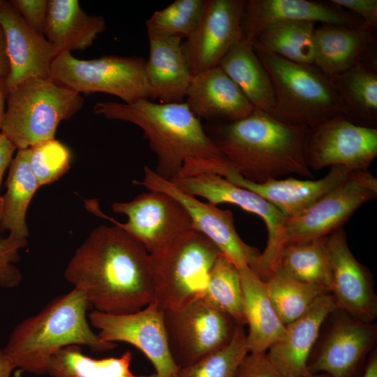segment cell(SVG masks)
I'll return each mask as SVG.
<instances>
[{
  "label": "cell",
  "instance_id": "obj_1",
  "mask_svg": "<svg viewBox=\"0 0 377 377\" xmlns=\"http://www.w3.org/2000/svg\"><path fill=\"white\" fill-rule=\"evenodd\" d=\"M64 277L99 312L131 313L153 301L150 255L115 225L90 232L71 258Z\"/></svg>",
  "mask_w": 377,
  "mask_h": 377
},
{
  "label": "cell",
  "instance_id": "obj_2",
  "mask_svg": "<svg viewBox=\"0 0 377 377\" xmlns=\"http://www.w3.org/2000/svg\"><path fill=\"white\" fill-rule=\"evenodd\" d=\"M310 128L283 123L255 110L249 116L218 127L212 139L233 170L261 184L290 174L312 178L305 147Z\"/></svg>",
  "mask_w": 377,
  "mask_h": 377
},
{
  "label": "cell",
  "instance_id": "obj_3",
  "mask_svg": "<svg viewBox=\"0 0 377 377\" xmlns=\"http://www.w3.org/2000/svg\"><path fill=\"white\" fill-rule=\"evenodd\" d=\"M91 309L85 294L74 288L19 323L2 350L15 369L44 375L52 356L65 347L84 346L95 353L114 349L115 343L103 341L92 330L87 317Z\"/></svg>",
  "mask_w": 377,
  "mask_h": 377
},
{
  "label": "cell",
  "instance_id": "obj_4",
  "mask_svg": "<svg viewBox=\"0 0 377 377\" xmlns=\"http://www.w3.org/2000/svg\"><path fill=\"white\" fill-rule=\"evenodd\" d=\"M96 114L140 127L157 157L156 172L172 181L192 159L225 158L185 102L156 103L149 99L133 103L98 102Z\"/></svg>",
  "mask_w": 377,
  "mask_h": 377
},
{
  "label": "cell",
  "instance_id": "obj_5",
  "mask_svg": "<svg viewBox=\"0 0 377 377\" xmlns=\"http://www.w3.org/2000/svg\"><path fill=\"white\" fill-rule=\"evenodd\" d=\"M267 70L274 91L269 114L290 125L313 128L344 116L330 76L314 65L295 63L253 47Z\"/></svg>",
  "mask_w": 377,
  "mask_h": 377
},
{
  "label": "cell",
  "instance_id": "obj_6",
  "mask_svg": "<svg viewBox=\"0 0 377 377\" xmlns=\"http://www.w3.org/2000/svg\"><path fill=\"white\" fill-rule=\"evenodd\" d=\"M221 253L208 237L193 228L149 253L151 303L163 310H177L202 299L212 268Z\"/></svg>",
  "mask_w": 377,
  "mask_h": 377
},
{
  "label": "cell",
  "instance_id": "obj_7",
  "mask_svg": "<svg viewBox=\"0 0 377 377\" xmlns=\"http://www.w3.org/2000/svg\"><path fill=\"white\" fill-rule=\"evenodd\" d=\"M3 133L18 149L54 138L59 124L79 112L80 94L51 78L26 80L8 91Z\"/></svg>",
  "mask_w": 377,
  "mask_h": 377
},
{
  "label": "cell",
  "instance_id": "obj_8",
  "mask_svg": "<svg viewBox=\"0 0 377 377\" xmlns=\"http://www.w3.org/2000/svg\"><path fill=\"white\" fill-rule=\"evenodd\" d=\"M145 64L140 57L110 55L84 60L64 51L54 60L50 78L80 94L105 93L133 103L149 99Z\"/></svg>",
  "mask_w": 377,
  "mask_h": 377
},
{
  "label": "cell",
  "instance_id": "obj_9",
  "mask_svg": "<svg viewBox=\"0 0 377 377\" xmlns=\"http://www.w3.org/2000/svg\"><path fill=\"white\" fill-rule=\"evenodd\" d=\"M171 182L182 191L203 198L212 205L232 204L260 217L267 230V246L251 269L266 281L280 267L285 246V216L273 205L256 193L215 174L177 177Z\"/></svg>",
  "mask_w": 377,
  "mask_h": 377
},
{
  "label": "cell",
  "instance_id": "obj_10",
  "mask_svg": "<svg viewBox=\"0 0 377 377\" xmlns=\"http://www.w3.org/2000/svg\"><path fill=\"white\" fill-rule=\"evenodd\" d=\"M171 355L179 368L192 365L228 344L239 325L203 300L163 310Z\"/></svg>",
  "mask_w": 377,
  "mask_h": 377
},
{
  "label": "cell",
  "instance_id": "obj_11",
  "mask_svg": "<svg viewBox=\"0 0 377 377\" xmlns=\"http://www.w3.org/2000/svg\"><path fill=\"white\" fill-rule=\"evenodd\" d=\"M87 209L94 215L110 221L140 243L151 253L178 235L192 229L191 219L183 206L170 195L149 191L129 202H117L112 209L128 217L126 223L103 214L97 200H85Z\"/></svg>",
  "mask_w": 377,
  "mask_h": 377
},
{
  "label": "cell",
  "instance_id": "obj_12",
  "mask_svg": "<svg viewBox=\"0 0 377 377\" xmlns=\"http://www.w3.org/2000/svg\"><path fill=\"white\" fill-rule=\"evenodd\" d=\"M377 196V179L368 170L352 171L345 181L300 214L286 218L285 244L327 237L364 203Z\"/></svg>",
  "mask_w": 377,
  "mask_h": 377
},
{
  "label": "cell",
  "instance_id": "obj_13",
  "mask_svg": "<svg viewBox=\"0 0 377 377\" xmlns=\"http://www.w3.org/2000/svg\"><path fill=\"white\" fill-rule=\"evenodd\" d=\"M98 336L108 342H125L151 362L157 377H177L179 367L171 355L163 323V310L151 303L141 310L114 315L92 310L88 314Z\"/></svg>",
  "mask_w": 377,
  "mask_h": 377
},
{
  "label": "cell",
  "instance_id": "obj_14",
  "mask_svg": "<svg viewBox=\"0 0 377 377\" xmlns=\"http://www.w3.org/2000/svg\"><path fill=\"white\" fill-rule=\"evenodd\" d=\"M133 183L145 186L149 191L164 193L178 201L188 214L192 228L208 237L237 268L244 265L252 267L257 262L261 253L239 236L231 211L199 200L147 165L144 167L143 179L133 180Z\"/></svg>",
  "mask_w": 377,
  "mask_h": 377
},
{
  "label": "cell",
  "instance_id": "obj_15",
  "mask_svg": "<svg viewBox=\"0 0 377 377\" xmlns=\"http://www.w3.org/2000/svg\"><path fill=\"white\" fill-rule=\"evenodd\" d=\"M377 156V129L358 126L339 116L310 128L305 147L307 165L314 170L341 165L368 170Z\"/></svg>",
  "mask_w": 377,
  "mask_h": 377
},
{
  "label": "cell",
  "instance_id": "obj_16",
  "mask_svg": "<svg viewBox=\"0 0 377 377\" xmlns=\"http://www.w3.org/2000/svg\"><path fill=\"white\" fill-rule=\"evenodd\" d=\"M330 325L319 346L315 345L309 360L311 374L325 373L332 377H355L377 337L374 323L358 320L336 309L327 318Z\"/></svg>",
  "mask_w": 377,
  "mask_h": 377
},
{
  "label": "cell",
  "instance_id": "obj_17",
  "mask_svg": "<svg viewBox=\"0 0 377 377\" xmlns=\"http://www.w3.org/2000/svg\"><path fill=\"white\" fill-rule=\"evenodd\" d=\"M244 0H205L201 17L182 43L183 54L193 75L218 66L223 57L243 39Z\"/></svg>",
  "mask_w": 377,
  "mask_h": 377
},
{
  "label": "cell",
  "instance_id": "obj_18",
  "mask_svg": "<svg viewBox=\"0 0 377 377\" xmlns=\"http://www.w3.org/2000/svg\"><path fill=\"white\" fill-rule=\"evenodd\" d=\"M325 244L331 268L330 293L337 309L358 320L374 323L377 298L373 277L350 251L344 230L341 228L327 236Z\"/></svg>",
  "mask_w": 377,
  "mask_h": 377
},
{
  "label": "cell",
  "instance_id": "obj_19",
  "mask_svg": "<svg viewBox=\"0 0 377 377\" xmlns=\"http://www.w3.org/2000/svg\"><path fill=\"white\" fill-rule=\"evenodd\" d=\"M3 29L10 71L8 91L34 78H50L52 64L59 53L45 37L30 28L10 1L0 0Z\"/></svg>",
  "mask_w": 377,
  "mask_h": 377
},
{
  "label": "cell",
  "instance_id": "obj_20",
  "mask_svg": "<svg viewBox=\"0 0 377 377\" xmlns=\"http://www.w3.org/2000/svg\"><path fill=\"white\" fill-rule=\"evenodd\" d=\"M283 22H321L346 27H360L363 21L330 1L307 0L245 1L242 18L244 38L253 41L268 26Z\"/></svg>",
  "mask_w": 377,
  "mask_h": 377
},
{
  "label": "cell",
  "instance_id": "obj_21",
  "mask_svg": "<svg viewBox=\"0 0 377 377\" xmlns=\"http://www.w3.org/2000/svg\"><path fill=\"white\" fill-rule=\"evenodd\" d=\"M337 309L331 293L321 295L297 319L286 325L282 337L266 355L281 377H306L308 363L321 328L329 315Z\"/></svg>",
  "mask_w": 377,
  "mask_h": 377
},
{
  "label": "cell",
  "instance_id": "obj_22",
  "mask_svg": "<svg viewBox=\"0 0 377 377\" xmlns=\"http://www.w3.org/2000/svg\"><path fill=\"white\" fill-rule=\"evenodd\" d=\"M350 172L345 167L334 165L330 167L324 177L317 180L288 177L256 184L244 179L229 166L223 170L221 177L259 195L278 209L286 218H290L300 214L316 203L348 179Z\"/></svg>",
  "mask_w": 377,
  "mask_h": 377
},
{
  "label": "cell",
  "instance_id": "obj_23",
  "mask_svg": "<svg viewBox=\"0 0 377 377\" xmlns=\"http://www.w3.org/2000/svg\"><path fill=\"white\" fill-rule=\"evenodd\" d=\"M364 27L322 24L315 30L314 66L328 76L360 64L376 65V35Z\"/></svg>",
  "mask_w": 377,
  "mask_h": 377
},
{
  "label": "cell",
  "instance_id": "obj_24",
  "mask_svg": "<svg viewBox=\"0 0 377 377\" xmlns=\"http://www.w3.org/2000/svg\"><path fill=\"white\" fill-rule=\"evenodd\" d=\"M186 104L200 119L235 121L256 109L219 66L193 76Z\"/></svg>",
  "mask_w": 377,
  "mask_h": 377
},
{
  "label": "cell",
  "instance_id": "obj_25",
  "mask_svg": "<svg viewBox=\"0 0 377 377\" xmlns=\"http://www.w3.org/2000/svg\"><path fill=\"white\" fill-rule=\"evenodd\" d=\"M149 55L145 73L149 100L183 103L193 75L182 48V39L147 32Z\"/></svg>",
  "mask_w": 377,
  "mask_h": 377
},
{
  "label": "cell",
  "instance_id": "obj_26",
  "mask_svg": "<svg viewBox=\"0 0 377 377\" xmlns=\"http://www.w3.org/2000/svg\"><path fill=\"white\" fill-rule=\"evenodd\" d=\"M237 269L242 289L244 314L249 327L246 343L249 353H266L282 337L286 325L274 309L265 281L247 265Z\"/></svg>",
  "mask_w": 377,
  "mask_h": 377
},
{
  "label": "cell",
  "instance_id": "obj_27",
  "mask_svg": "<svg viewBox=\"0 0 377 377\" xmlns=\"http://www.w3.org/2000/svg\"><path fill=\"white\" fill-rule=\"evenodd\" d=\"M105 29V19L87 14L77 0H49L43 34L59 52L87 49Z\"/></svg>",
  "mask_w": 377,
  "mask_h": 377
},
{
  "label": "cell",
  "instance_id": "obj_28",
  "mask_svg": "<svg viewBox=\"0 0 377 377\" xmlns=\"http://www.w3.org/2000/svg\"><path fill=\"white\" fill-rule=\"evenodd\" d=\"M219 66L256 110L270 114L274 106L273 85L251 42L242 39L223 57Z\"/></svg>",
  "mask_w": 377,
  "mask_h": 377
},
{
  "label": "cell",
  "instance_id": "obj_29",
  "mask_svg": "<svg viewBox=\"0 0 377 377\" xmlns=\"http://www.w3.org/2000/svg\"><path fill=\"white\" fill-rule=\"evenodd\" d=\"M344 110L354 124L376 128V65L360 64L330 76Z\"/></svg>",
  "mask_w": 377,
  "mask_h": 377
},
{
  "label": "cell",
  "instance_id": "obj_30",
  "mask_svg": "<svg viewBox=\"0 0 377 377\" xmlns=\"http://www.w3.org/2000/svg\"><path fill=\"white\" fill-rule=\"evenodd\" d=\"M6 191L1 195L0 231L27 238L29 230L26 214L29 205L40 187L29 161L28 149H18L9 166Z\"/></svg>",
  "mask_w": 377,
  "mask_h": 377
},
{
  "label": "cell",
  "instance_id": "obj_31",
  "mask_svg": "<svg viewBox=\"0 0 377 377\" xmlns=\"http://www.w3.org/2000/svg\"><path fill=\"white\" fill-rule=\"evenodd\" d=\"M311 22H283L267 27L253 47L295 63L313 65L315 27Z\"/></svg>",
  "mask_w": 377,
  "mask_h": 377
},
{
  "label": "cell",
  "instance_id": "obj_32",
  "mask_svg": "<svg viewBox=\"0 0 377 377\" xmlns=\"http://www.w3.org/2000/svg\"><path fill=\"white\" fill-rule=\"evenodd\" d=\"M132 353L119 357L91 358L78 346L61 349L51 358L47 374L51 377H157L154 373L136 376L131 370Z\"/></svg>",
  "mask_w": 377,
  "mask_h": 377
},
{
  "label": "cell",
  "instance_id": "obj_33",
  "mask_svg": "<svg viewBox=\"0 0 377 377\" xmlns=\"http://www.w3.org/2000/svg\"><path fill=\"white\" fill-rule=\"evenodd\" d=\"M326 237L283 246L280 267L292 278L306 283L331 289V268Z\"/></svg>",
  "mask_w": 377,
  "mask_h": 377
},
{
  "label": "cell",
  "instance_id": "obj_34",
  "mask_svg": "<svg viewBox=\"0 0 377 377\" xmlns=\"http://www.w3.org/2000/svg\"><path fill=\"white\" fill-rule=\"evenodd\" d=\"M202 300L237 325H246L240 276L236 266L222 253L212 268Z\"/></svg>",
  "mask_w": 377,
  "mask_h": 377
},
{
  "label": "cell",
  "instance_id": "obj_35",
  "mask_svg": "<svg viewBox=\"0 0 377 377\" xmlns=\"http://www.w3.org/2000/svg\"><path fill=\"white\" fill-rule=\"evenodd\" d=\"M271 302L282 323L286 325L306 313L328 290L299 281L281 267L265 281Z\"/></svg>",
  "mask_w": 377,
  "mask_h": 377
},
{
  "label": "cell",
  "instance_id": "obj_36",
  "mask_svg": "<svg viewBox=\"0 0 377 377\" xmlns=\"http://www.w3.org/2000/svg\"><path fill=\"white\" fill-rule=\"evenodd\" d=\"M249 353L244 326L239 325L230 342L196 363L179 368L177 377H234Z\"/></svg>",
  "mask_w": 377,
  "mask_h": 377
},
{
  "label": "cell",
  "instance_id": "obj_37",
  "mask_svg": "<svg viewBox=\"0 0 377 377\" xmlns=\"http://www.w3.org/2000/svg\"><path fill=\"white\" fill-rule=\"evenodd\" d=\"M205 3V0H176L152 14L146 22L147 32L186 39L196 27Z\"/></svg>",
  "mask_w": 377,
  "mask_h": 377
},
{
  "label": "cell",
  "instance_id": "obj_38",
  "mask_svg": "<svg viewBox=\"0 0 377 377\" xmlns=\"http://www.w3.org/2000/svg\"><path fill=\"white\" fill-rule=\"evenodd\" d=\"M28 150L30 167L39 186L55 182L70 169L71 151L55 138L36 144Z\"/></svg>",
  "mask_w": 377,
  "mask_h": 377
},
{
  "label": "cell",
  "instance_id": "obj_39",
  "mask_svg": "<svg viewBox=\"0 0 377 377\" xmlns=\"http://www.w3.org/2000/svg\"><path fill=\"white\" fill-rule=\"evenodd\" d=\"M27 245V238L8 235L0 237V286L13 288L20 285L22 274L15 264L20 260V251Z\"/></svg>",
  "mask_w": 377,
  "mask_h": 377
},
{
  "label": "cell",
  "instance_id": "obj_40",
  "mask_svg": "<svg viewBox=\"0 0 377 377\" xmlns=\"http://www.w3.org/2000/svg\"><path fill=\"white\" fill-rule=\"evenodd\" d=\"M10 1L27 24L37 33L44 35L49 0H12Z\"/></svg>",
  "mask_w": 377,
  "mask_h": 377
},
{
  "label": "cell",
  "instance_id": "obj_41",
  "mask_svg": "<svg viewBox=\"0 0 377 377\" xmlns=\"http://www.w3.org/2000/svg\"><path fill=\"white\" fill-rule=\"evenodd\" d=\"M234 377H281L269 360L266 353H249Z\"/></svg>",
  "mask_w": 377,
  "mask_h": 377
},
{
  "label": "cell",
  "instance_id": "obj_42",
  "mask_svg": "<svg viewBox=\"0 0 377 377\" xmlns=\"http://www.w3.org/2000/svg\"><path fill=\"white\" fill-rule=\"evenodd\" d=\"M330 3L348 9L356 13L362 20V25L376 31L377 27L376 0H330Z\"/></svg>",
  "mask_w": 377,
  "mask_h": 377
},
{
  "label": "cell",
  "instance_id": "obj_43",
  "mask_svg": "<svg viewBox=\"0 0 377 377\" xmlns=\"http://www.w3.org/2000/svg\"><path fill=\"white\" fill-rule=\"evenodd\" d=\"M15 145L0 132V188L5 171L9 168L16 150ZM1 211V195H0V214Z\"/></svg>",
  "mask_w": 377,
  "mask_h": 377
},
{
  "label": "cell",
  "instance_id": "obj_44",
  "mask_svg": "<svg viewBox=\"0 0 377 377\" xmlns=\"http://www.w3.org/2000/svg\"><path fill=\"white\" fill-rule=\"evenodd\" d=\"M10 71L7 56L5 36L0 26V77H7Z\"/></svg>",
  "mask_w": 377,
  "mask_h": 377
},
{
  "label": "cell",
  "instance_id": "obj_45",
  "mask_svg": "<svg viewBox=\"0 0 377 377\" xmlns=\"http://www.w3.org/2000/svg\"><path fill=\"white\" fill-rule=\"evenodd\" d=\"M8 94L6 77H0V132L5 117Z\"/></svg>",
  "mask_w": 377,
  "mask_h": 377
},
{
  "label": "cell",
  "instance_id": "obj_46",
  "mask_svg": "<svg viewBox=\"0 0 377 377\" xmlns=\"http://www.w3.org/2000/svg\"><path fill=\"white\" fill-rule=\"evenodd\" d=\"M15 367L10 360L0 349V377H10Z\"/></svg>",
  "mask_w": 377,
  "mask_h": 377
},
{
  "label": "cell",
  "instance_id": "obj_47",
  "mask_svg": "<svg viewBox=\"0 0 377 377\" xmlns=\"http://www.w3.org/2000/svg\"><path fill=\"white\" fill-rule=\"evenodd\" d=\"M369 357L362 377H377V355L376 350L371 352Z\"/></svg>",
  "mask_w": 377,
  "mask_h": 377
},
{
  "label": "cell",
  "instance_id": "obj_48",
  "mask_svg": "<svg viewBox=\"0 0 377 377\" xmlns=\"http://www.w3.org/2000/svg\"><path fill=\"white\" fill-rule=\"evenodd\" d=\"M306 377H332V376L325 373H318V374H310Z\"/></svg>",
  "mask_w": 377,
  "mask_h": 377
}]
</instances>
